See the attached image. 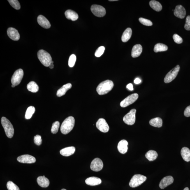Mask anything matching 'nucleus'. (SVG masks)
<instances>
[{
	"label": "nucleus",
	"mask_w": 190,
	"mask_h": 190,
	"mask_svg": "<svg viewBox=\"0 0 190 190\" xmlns=\"http://www.w3.org/2000/svg\"><path fill=\"white\" fill-rule=\"evenodd\" d=\"M114 86L112 81L106 80L101 82L97 88V91L100 95L107 94L110 92Z\"/></svg>",
	"instance_id": "nucleus-1"
},
{
	"label": "nucleus",
	"mask_w": 190,
	"mask_h": 190,
	"mask_svg": "<svg viewBox=\"0 0 190 190\" xmlns=\"http://www.w3.org/2000/svg\"><path fill=\"white\" fill-rule=\"evenodd\" d=\"M75 120L74 118L70 116L67 118L62 122L61 131L62 134L66 135L72 130L75 126Z\"/></svg>",
	"instance_id": "nucleus-2"
},
{
	"label": "nucleus",
	"mask_w": 190,
	"mask_h": 190,
	"mask_svg": "<svg viewBox=\"0 0 190 190\" xmlns=\"http://www.w3.org/2000/svg\"><path fill=\"white\" fill-rule=\"evenodd\" d=\"M38 59L43 65L49 67L52 61V58L49 53L42 49L39 51L38 53Z\"/></svg>",
	"instance_id": "nucleus-3"
},
{
	"label": "nucleus",
	"mask_w": 190,
	"mask_h": 190,
	"mask_svg": "<svg viewBox=\"0 0 190 190\" xmlns=\"http://www.w3.org/2000/svg\"><path fill=\"white\" fill-rule=\"evenodd\" d=\"M1 123L6 136L9 138H12L14 133V130L10 121L5 117H3L1 119Z\"/></svg>",
	"instance_id": "nucleus-4"
},
{
	"label": "nucleus",
	"mask_w": 190,
	"mask_h": 190,
	"mask_svg": "<svg viewBox=\"0 0 190 190\" xmlns=\"http://www.w3.org/2000/svg\"><path fill=\"white\" fill-rule=\"evenodd\" d=\"M147 178L145 176L136 174L132 177L129 182V186L132 188H135L140 186L146 180Z\"/></svg>",
	"instance_id": "nucleus-5"
},
{
	"label": "nucleus",
	"mask_w": 190,
	"mask_h": 190,
	"mask_svg": "<svg viewBox=\"0 0 190 190\" xmlns=\"http://www.w3.org/2000/svg\"><path fill=\"white\" fill-rule=\"evenodd\" d=\"M24 75V72L22 69H19L16 70L14 73L11 82L12 85L16 86L20 84Z\"/></svg>",
	"instance_id": "nucleus-6"
},
{
	"label": "nucleus",
	"mask_w": 190,
	"mask_h": 190,
	"mask_svg": "<svg viewBox=\"0 0 190 190\" xmlns=\"http://www.w3.org/2000/svg\"><path fill=\"white\" fill-rule=\"evenodd\" d=\"M136 112V110L135 109H133L125 115L123 119L125 123L129 126H132L135 124Z\"/></svg>",
	"instance_id": "nucleus-7"
},
{
	"label": "nucleus",
	"mask_w": 190,
	"mask_h": 190,
	"mask_svg": "<svg viewBox=\"0 0 190 190\" xmlns=\"http://www.w3.org/2000/svg\"><path fill=\"white\" fill-rule=\"evenodd\" d=\"M180 69L179 65L176 66L174 68L171 70L167 74L164 79V82L169 83L172 82L177 77Z\"/></svg>",
	"instance_id": "nucleus-8"
},
{
	"label": "nucleus",
	"mask_w": 190,
	"mask_h": 190,
	"mask_svg": "<svg viewBox=\"0 0 190 190\" xmlns=\"http://www.w3.org/2000/svg\"><path fill=\"white\" fill-rule=\"evenodd\" d=\"M138 98V95L137 93H134L126 97L120 103V105L122 108H126L133 104Z\"/></svg>",
	"instance_id": "nucleus-9"
},
{
	"label": "nucleus",
	"mask_w": 190,
	"mask_h": 190,
	"mask_svg": "<svg viewBox=\"0 0 190 190\" xmlns=\"http://www.w3.org/2000/svg\"><path fill=\"white\" fill-rule=\"evenodd\" d=\"M91 9L92 13L97 17H103L106 14L105 9L102 6L93 5L91 6Z\"/></svg>",
	"instance_id": "nucleus-10"
},
{
	"label": "nucleus",
	"mask_w": 190,
	"mask_h": 190,
	"mask_svg": "<svg viewBox=\"0 0 190 190\" xmlns=\"http://www.w3.org/2000/svg\"><path fill=\"white\" fill-rule=\"evenodd\" d=\"M96 126L97 129L103 133H107L109 130V126L105 120L103 119H99L96 123Z\"/></svg>",
	"instance_id": "nucleus-11"
},
{
	"label": "nucleus",
	"mask_w": 190,
	"mask_h": 190,
	"mask_svg": "<svg viewBox=\"0 0 190 190\" xmlns=\"http://www.w3.org/2000/svg\"><path fill=\"white\" fill-rule=\"evenodd\" d=\"M103 166V162L101 160L97 158L94 159L92 162L90 168L92 170L97 172L102 170Z\"/></svg>",
	"instance_id": "nucleus-12"
},
{
	"label": "nucleus",
	"mask_w": 190,
	"mask_h": 190,
	"mask_svg": "<svg viewBox=\"0 0 190 190\" xmlns=\"http://www.w3.org/2000/svg\"><path fill=\"white\" fill-rule=\"evenodd\" d=\"M17 160L20 163H33L36 161V159L34 157L29 155H21L18 157Z\"/></svg>",
	"instance_id": "nucleus-13"
},
{
	"label": "nucleus",
	"mask_w": 190,
	"mask_h": 190,
	"mask_svg": "<svg viewBox=\"0 0 190 190\" xmlns=\"http://www.w3.org/2000/svg\"><path fill=\"white\" fill-rule=\"evenodd\" d=\"M174 15L178 18L183 19L186 15V11L185 8L181 5L176 6L174 11Z\"/></svg>",
	"instance_id": "nucleus-14"
},
{
	"label": "nucleus",
	"mask_w": 190,
	"mask_h": 190,
	"mask_svg": "<svg viewBox=\"0 0 190 190\" xmlns=\"http://www.w3.org/2000/svg\"><path fill=\"white\" fill-rule=\"evenodd\" d=\"M174 178L172 176H167L162 179L159 184L160 188L163 189L169 185L172 184L174 182Z\"/></svg>",
	"instance_id": "nucleus-15"
},
{
	"label": "nucleus",
	"mask_w": 190,
	"mask_h": 190,
	"mask_svg": "<svg viewBox=\"0 0 190 190\" xmlns=\"http://www.w3.org/2000/svg\"><path fill=\"white\" fill-rule=\"evenodd\" d=\"M7 34L8 36L11 40L17 41L20 38V35L16 29L13 27H9L7 30Z\"/></svg>",
	"instance_id": "nucleus-16"
},
{
	"label": "nucleus",
	"mask_w": 190,
	"mask_h": 190,
	"mask_svg": "<svg viewBox=\"0 0 190 190\" xmlns=\"http://www.w3.org/2000/svg\"><path fill=\"white\" fill-rule=\"evenodd\" d=\"M38 22L42 27L45 29H49L51 27V24L49 20L45 16L39 15L38 17Z\"/></svg>",
	"instance_id": "nucleus-17"
},
{
	"label": "nucleus",
	"mask_w": 190,
	"mask_h": 190,
	"mask_svg": "<svg viewBox=\"0 0 190 190\" xmlns=\"http://www.w3.org/2000/svg\"><path fill=\"white\" fill-rule=\"evenodd\" d=\"M128 142L126 140H123L120 141L118 144L117 147L119 152L123 154H126L128 150Z\"/></svg>",
	"instance_id": "nucleus-18"
},
{
	"label": "nucleus",
	"mask_w": 190,
	"mask_h": 190,
	"mask_svg": "<svg viewBox=\"0 0 190 190\" xmlns=\"http://www.w3.org/2000/svg\"><path fill=\"white\" fill-rule=\"evenodd\" d=\"M85 182L90 186H95L100 184L101 180L98 177H91L87 178L85 180Z\"/></svg>",
	"instance_id": "nucleus-19"
},
{
	"label": "nucleus",
	"mask_w": 190,
	"mask_h": 190,
	"mask_svg": "<svg viewBox=\"0 0 190 190\" xmlns=\"http://www.w3.org/2000/svg\"><path fill=\"white\" fill-rule=\"evenodd\" d=\"M37 181L39 186L43 188L47 187L50 184L49 180L44 175L43 177L40 176L37 178Z\"/></svg>",
	"instance_id": "nucleus-20"
},
{
	"label": "nucleus",
	"mask_w": 190,
	"mask_h": 190,
	"mask_svg": "<svg viewBox=\"0 0 190 190\" xmlns=\"http://www.w3.org/2000/svg\"><path fill=\"white\" fill-rule=\"evenodd\" d=\"M75 148L74 147H71L64 148L60 151V153L64 156H69L75 153Z\"/></svg>",
	"instance_id": "nucleus-21"
},
{
	"label": "nucleus",
	"mask_w": 190,
	"mask_h": 190,
	"mask_svg": "<svg viewBox=\"0 0 190 190\" xmlns=\"http://www.w3.org/2000/svg\"><path fill=\"white\" fill-rule=\"evenodd\" d=\"M72 87V85L71 83H67L63 86L60 88L57 92V96L58 97H61L64 96L68 90L71 89Z\"/></svg>",
	"instance_id": "nucleus-22"
},
{
	"label": "nucleus",
	"mask_w": 190,
	"mask_h": 190,
	"mask_svg": "<svg viewBox=\"0 0 190 190\" xmlns=\"http://www.w3.org/2000/svg\"><path fill=\"white\" fill-rule=\"evenodd\" d=\"M142 51V47L140 45L134 46L132 50L131 55L133 58L138 57L140 55Z\"/></svg>",
	"instance_id": "nucleus-23"
},
{
	"label": "nucleus",
	"mask_w": 190,
	"mask_h": 190,
	"mask_svg": "<svg viewBox=\"0 0 190 190\" xmlns=\"http://www.w3.org/2000/svg\"><path fill=\"white\" fill-rule=\"evenodd\" d=\"M65 15L67 19L72 21L77 20L79 17L77 13L71 10H67L65 13Z\"/></svg>",
	"instance_id": "nucleus-24"
},
{
	"label": "nucleus",
	"mask_w": 190,
	"mask_h": 190,
	"mask_svg": "<svg viewBox=\"0 0 190 190\" xmlns=\"http://www.w3.org/2000/svg\"><path fill=\"white\" fill-rule=\"evenodd\" d=\"M182 158L185 161H190V150L189 148L184 147L183 148L181 152Z\"/></svg>",
	"instance_id": "nucleus-25"
},
{
	"label": "nucleus",
	"mask_w": 190,
	"mask_h": 190,
	"mask_svg": "<svg viewBox=\"0 0 190 190\" xmlns=\"http://www.w3.org/2000/svg\"><path fill=\"white\" fill-rule=\"evenodd\" d=\"M132 31L130 28H127L122 35V40L124 42L128 41L131 38L132 35Z\"/></svg>",
	"instance_id": "nucleus-26"
},
{
	"label": "nucleus",
	"mask_w": 190,
	"mask_h": 190,
	"mask_svg": "<svg viewBox=\"0 0 190 190\" xmlns=\"http://www.w3.org/2000/svg\"><path fill=\"white\" fill-rule=\"evenodd\" d=\"M149 124L152 126L160 127L163 126V120L159 117L155 118L150 120Z\"/></svg>",
	"instance_id": "nucleus-27"
},
{
	"label": "nucleus",
	"mask_w": 190,
	"mask_h": 190,
	"mask_svg": "<svg viewBox=\"0 0 190 190\" xmlns=\"http://www.w3.org/2000/svg\"><path fill=\"white\" fill-rule=\"evenodd\" d=\"M145 156L148 160L152 161L155 160L157 159L158 156V154L155 151L150 150L147 152Z\"/></svg>",
	"instance_id": "nucleus-28"
},
{
	"label": "nucleus",
	"mask_w": 190,
	"mask_h": 190,
	"mask_svg": "<svg viewBox=\"0 0 190 190\" xmlns=\"http://www.w3.org/2000/svg\"><path fill=\"white\" fill-rule=\"evenodd\" d=\"M149 5L151 7L157 12L161 11L163 9L161 4L159 2L156 1H150Z\"/></svg>",
	"instance_id": "nucleus-29"
},
{
	"label": "nucleus",
	"mask_w": 190,
	"mask_h": 190,
	"mask_svg": "<svg viewBox=\"0 0 190 190\" xmlns=\"http://www.w3.org/2000/svg\"><path fill=\"white\" fill-rule=\"evenodd\" d=\"M28 91L32 93H36L39 90V87L37 83L34 82H30L27 86Z\"/></svg>",
	"instance_id": "nucleus-30"
},
{
	"label": "nucleus",
	"mask_w": 190,
	"mask_h": 190,
	"mask_svg": "<svg viewBox=\"0 0 190 190\" xmlns=\"http://www.w3.org/2000/svg\"><path fill=\"white\" fill-rule=\"evenodd\" d=\"M167 46L164 44L159 43L155 45L154 48V51L155 53L166 51L168 50Z\"/></svg>",
	"instance_id": "nucleus-31"
},
{
	"label": "nucleus",
	"mask_w": 190,
	"mask_h": 190,
	"mask_svg": "<svg viewBox=\"0 0 190 190\" xmlns=\"http://www.w3.org/2000/svg\"><path fill=\"white\" fill-rule=\"evenodd\" d=\"M35 111V108L34 106H30L27 108L26 113H25V119H31Z\"/></svg>",
	"instance_id": "nucleus-32"
},
{
	"label": "nucleus",
	"mask_w": 190,
	"mask_h": 190,
	"mask_svg": "<svg viewBox=\"0 0 190 190\" xmlns=\"http://www.w3.org/2000/svg\"><path fill=\"white\" fill-rule=\"evenodd\" d=\"M10 5L16 10H18L20 8V4L17 0H8Z\"/></svg>",
	"instance_id": "nucleus-33"
},
{
	"label": "nucleus",
	"mask_w": 190,
	"mask_h": 190,
	"mask_svg": "<svg viewBox=\"0 0 190 190\" xmlns=\"http://www.w3.org/2000/svg\"><path fill=\"white\" fill-rule=\"evenodd\" d=\"M7 188L8 190H20L19 187L11 181L7 183Z\"/></svg>",
	"instance_id": "nucleus-34"
},
{
	"label": "nucleus",
	"mask_w": 190,
	"mask_h": 190,
	"mask_svg": "<svg viewBox=\"0 0 190 190\" xmlns=\"http://www.w3.org/2000/svg\"><path fill=\"white\" fill-rule=\"evenodd\" d=\"M76 57L75 54H72L69 58L68 61V65L70 68H73L75 63Z\"/></svg>",
	"instance_id": "nucleus-35"
},
{
	"label": "nucleus",
	"mask_w": 190,
	"mask_h": 190,
	"mask_svg": "<svg viewBox=\"0 0 190 190\" xmlns=\"http://www.w3.org/2000/svg\"><path fill=\"white\" fill-rule=\"evenodd\" d=\"M60 126V122L58 121H56L53 123L51 129L52 133L55 134L58 131Z\"/></svg>",
	"instance_id": "nucleus-36"
},
{
	"label": "nucleus",
	"mask_w": 190,
	"mask_h": 190,
	"mask_svg": "<svg viewBox=\"0 0 190 190\" xmlns=\"http://www.w3.org/2000/svg\"><path fill=\"white\" fill-rule=\"evenodd\" d=\"M139 21L143 25L146 26H150L152 25V23L149 20L143 18H140L139 19Z\"/></svg>",
	"instance_id": "nucleus-37"
},
{
	"label": "nucleus",
	"mask_w": 190,
	"mask_h": 190,
	"mask_svg": "<svg viewBox=\"0 0 190 190\" xmlns=\"http://www.w3.org/2000/svg\"><path fill=\"white\" fill-rule=\"evenodd\" d=\"M105 48L104 46H101L96 51L95 53V55L97 57H100L103 54L104 51H105Z\"/></svg>",
	"instance_id": "nucleus-38"
},
{
	"label": "nucleus",
	"mask_w": 190,
	"mask_h": 190,
	"mask_svg": "<svg viewBox=\"0 0 190 190\" xmlns=\"http://www.w3.org/2000/svg\"><path fill=\"white\" fill-rule=\"evenodd\" d=\"M173 38L175 42L177 43L181 44L183 42L182 38L177 34L174 35Z\"/></svg>",
	"instance_id": "nucleus-39"
},
{
	"label": "nucleus",
	"mask_w": 190,
	"mask_h": 190,
	"mask_svg": "<svg viewBox=\"0 0 190 190\" xmlns=\"http://www.w3.org/2000/svg\"><path fill=\"white\" fill-rule=\"evenodd\" d=\"M34 142L37 145H40L42 143L41 136L39 135H37L34 137Z\"/></svg>",
	"instance_id": "nucleus-40"
},
{
	"label": "nucleus",
	"mask_w": 190,
	"mask_h": 190,
	"mask_svg": "<svg viewBox=\"0 0 190 190\" xmlns=\"http://www.w3.org/2000/svg\"><path fill=\"white\" fill-rule=\"evenodd\" d=\"M185 28L188 31H190V16H187L186 24L185 25Z\"/></svg>",
	"instance_id": "nucleus-41"
},
{
	"label": "nucleus",
	"mask_w": 190,
	"mask_h": 190,
	"mask_svg": "<svg viewBox=\"0 0 190 190\" xmlns=\"http://www.w3.org/2000/svg\"><path fill=\"white\" fill-rule=\"evenodd\" d=\"M184 115L186 117H190V105L186 108L184 111Z\"/></svg>",
	"instance_id": "nucleus-42"
},
{
	"label": "nucleus",
	"mask_w": 190,
	"mask_h": 190,
	"mask_svg": "<svg viewBox=\"0 0 190 190\" xmlns=\"http://www.w3.org/2000/svg\"><path fill=\"white\" fill-rule=\"evenodd\" d=\"M126 88L127 89L130 90V91H132L133 90V85L132 83H129L127 85Z\"/></svg>",
	"instance_id": "nucleus-43"
},
{
	"label": "nucleus",
	"mask_w": 190,
	"mask_h": 190,
	"mask_svg": "<svg viewBox=\"0 0 190 190\" xmlns=\"http://www.w3.org/2000/svg\"><path fill=\"white\" fill-rule=\"evenodd\" d=\"M134 83L136 84H138L141 82V80L139 78H136L134 81Z\"/></svg>",
	"instance_id": "nucleus-44"
},
{
	"label": "nucleus",
	"mask_w": 190,
	"mask_h": 190,
	"mask_svg": "<svg viewBox=\"0 0 190 190\" xmlns=\"http://www.w3.org/2000/svg\"><path fill=\"white\" fill-rule=\"evenodd\" d=\"M49 67L50 69H53L54 67V64L52 63L50 64V66Z\"/></svg>",
	"instance_id": "nucleus-45"
},
{
	"label": "nucleus",
	"mask_w": 190,
	"mask_h": 190,
	"mask_svg": "<svg viewBox=\"0 0 190 190\" xmlns=\"http://www.w3.org/2000/svg\"><path fill=\"white\" fill-rule=\"evenodd\" d=\"M184 190H189L188 188L186 187L184 189Z\"/></svg>",
	"instance_id": "nucleus-46"
},
{
	"label": "nucleus",
	"mask_w": 190,
	"mask_h": 190,
	"mask_svg": "<svg viewBox=\"0 0 190 190\" xmlns=\"http://www.w3.org/2000/svg\"><path fill=\"white\" fill-rule=\"evenodd\" d=\"M15 86H15V85H12V87H15Z\"/></svg>",
	"instance_id": "nucleus-47"
},
{
	"label": "nucleus",
	"mask_w": 190,
	"mask_h": 190,
	"mask_svg": "<svg viewBox=\"0 0 190 190\" xmlns=\"http://www.w3.org/2000/svg\"><path fill=\"white\" fill-rule=\"evenodd\" d=\"M117 1V0H111V1Z\"/></svg>",
	"instance_id": "nucleus-48"
},
{
	"label": "nucleus",
	"mask_w": 190,
	"mask_h": 190,
	"mask_svg": "<svg viewBox=\"0 0 190 190\" xmlns=\"http://www.w3.org/2000/svg\"><path fill=\"white\" fill-rule=\"evenodd\" d=\"M61 190H67L65 189H62Z\"/></svg>",
	"instance_id": "nucleus-49"
},
{
	"label": "nucleus",
	"mask_w": 190,
	"mask_h": 190,
	"mask_svg": "<svg viewBox=\"0 0 190 190\" xmlns=\"http://www.w3.org/2000/svg\"><path fill=\"white\" fill-rule=\"evenodd\" d=\"M52 63H53H53H54V61H52Z\"/></svg>",
	"instance_id": "nucleus-50"
}]
</instances>
